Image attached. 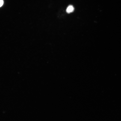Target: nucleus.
<instances>
[{
  "label": "nucleus",
  "mask_w": 121,
  "mask_h": 121,
  "mask_svg": "<svg viewBox=\"0 0 121 121\" xmlns=\"http://www.w3.org/2000/svg\"><path fill=\"white\" fill-rule=\"evenodd\" d=\"M74 10V7L72 5H70L69 6L67 7L66 10V11L68 13H72L73 12Z\"/></svg>",
  "instance_id": "obj_1"
},
{
  "label": "nucleus",
  "mask_w": 121,
  "mask_h": 121,
  "mask_svg": "<svg viewBox=\"0 0 121 121\" xmlns=\"http://www.w3.org/2000/svg\"><path fill=\"white\" fill-rule=\"evenodd\" d=\"M4 4V1L3 0H0V7H1Z\"/></svg>",
  "instance_id": "obj_2"
}]
</instances>
